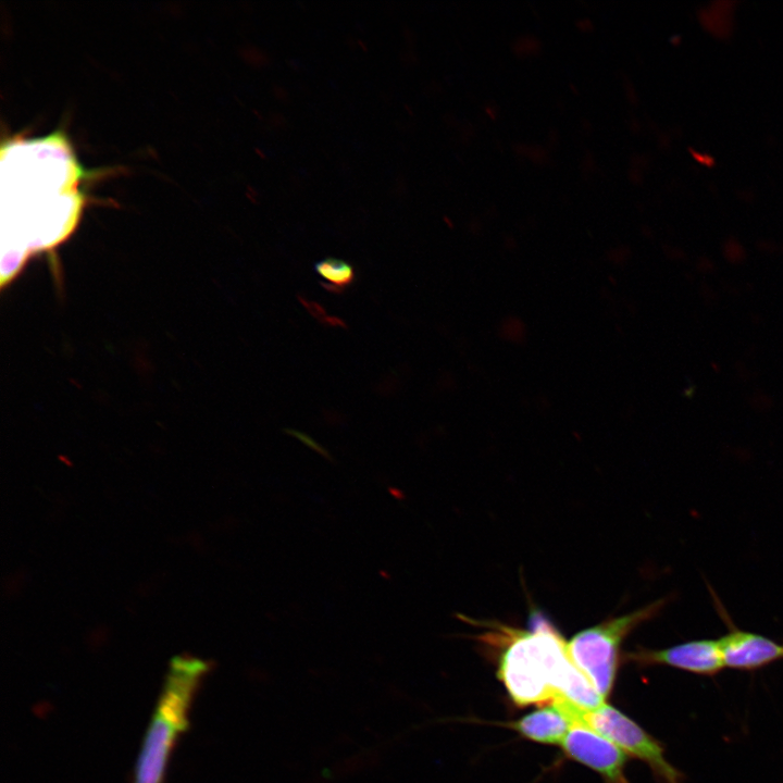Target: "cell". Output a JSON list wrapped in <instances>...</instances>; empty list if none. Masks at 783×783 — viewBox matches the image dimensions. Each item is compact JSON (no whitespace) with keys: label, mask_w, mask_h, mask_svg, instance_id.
<instances>
[{"label":"cell","mask_w":783,"mask_h":783,"mask_svg":"<svg viewBox=\"0 0 783 783\" xmlns=\"http://www.w3.org/2000/svg\"><path fill=\"white\" fill-rule=\"evenodd\" d=\"M2 275L4 286L33 253L65 239L77 223L82 198L76 188L82 172L59 134L8 142L2 147Z\"/></svg>","instance_id":"1"},{"label":"cell","mask_w":783,"mask_h":783,"mask_svg":"<svg viewBox=\"0 0 783 783\" xmlns=\"http://www.w3.org/2000/svg\"><path fill=\"white\" fill-rule=\"evenodd\" d=\"M486 641L500 646L497 675L519 707L564 698L591 711L605 699L574 663L568 643L556 626L535 611L527 630L484 622Z\"/></svg>","instance_id":"2"},{"label":"cell","mask_w":783,"mask_h":783,"mask_svg":"<svg viewBox=\"0 0 783 783\" xmlns=\"http://www.w3.org/2000/svg\"><path fill=\"white\" fill-rule=\"evenodd\" d=\"M209 663L190 656H177L171 663L150 721L134 783H162L171 749L188 726V710Z\"/></svg>","instance_id":"3"},{"label":"cell","mask_w":783,"mask_h":783,"mask_svg":"<svg viewBox=\"0 0 783 783\" xmlns=\"http://www.w3.org/2000/svg\"><path fill=\"white\" fill-rule=\"evenodd\" d=\"M668 601L669 597L660 598L637 610L607 619L582 630L568 642L574 663L604 699L613 687L622 643L638 625L657 617Z\"/></svg>","instance_id":"4"},{"label":"cell","mask_w":783,"mask_h":783,"mask_svg":"<svg viewBox=\"0 0 783 783\" xmlns=\"http://www.w3.org/2000/svg\"><path fill=\"white\" fill-rule=\"evenodd\" d=\"M584 722L629 756L644 761L661 783H682L683 774L668 761L661 743L620 710L602 704L585 711Z\"/></svg>","instance_id":"5"},{"label":"cell","mask_w":783,"mask_h":783,"mask_svg":"<svg viewBox=\"0 0 783 783\" xmlns=\"http://www.w3.org/2000/svg\"><path fill=\"white\" fill-rule=\"evenodd\" d=\"M564 754L599 773L607 783H627L629 755L585 722H575L560 744Z\"/></svg>","instance_id":"6"},{"label":"cell","mask_w":783,"mask_h":783,"mask_svg":"<svg viewBox=\"0 0 783 783\" xmlns=\"http://www.w3.org/2000/svg\"><path fill=\"white\" fill-rule=\"evenodd\" d=\"M627 659L642 666H667L707 676L725 668L719 638L693 639L661 649L642 648L629 652Z\"/></svg>","instance_id":"7"},{"label":"cell","mask_w":783,"mask_h":783,"mask_svg":"<svg viewBox=\"0 0 783 783\" xmlns=\"http://www.w3.org/2000/svg\"><path fill=\"white\" fill-rule=\"evenodd\" d=\"M718 608L728 624V632L719 637L725 668L753 671L783 659V644L738 629L721 605Z\"/></svg>","instance_id":"8"},{"label":"cell","mask_w":783,"mask_h":783,"mask_svg":"<svg viewBox=\"0 0 783 783\" xmlns=\"http://www.w3.org/2000/svg\"><path fill=\"white\" fill-rule=\"evenodd\" d=\"M585 710L564 698H556L509 723L524 738L542 744H561L575 722H584Z\"/></svg>","instance_id":"9"},{"label":"cell","mask_w":783,"mask_h":783,"mask_svg":"<svg viewBox=\"0 0 783 783\" xmlns=\"http://www.w3.org/2000/svg\"><path fill=\"white\" fill-rule=\"evenodd\" d=\"M315 271L324 279L321 283L332 293H340L356 278L353 266L340 259L327 258L315 264Z\"/></svg>","instance_id":"10"},{"label":"cell","mask_w":783,"mask_h":783,"mask_svg":"<svg viewBox=\"0 0 783 783\" xmlns=\"http://www.w3.org/2000/svg\"><path fill=\"white\" fill-rule=\"evenodd\" d=\"M301 301L307 308V310L321 323H324L328 326H346L344 321H341L339 318L327 315V313L320 303L308 300L306 298H301Z\"/></svg>","instance_id":"11"},{"label":"cell","mask_w":783,"mask_h":783,"mask_svg":"<svg viewBox=\"0 0 783 783\" xmlns=\"http://www.w3.org/2000/svg\"><path fill=\"white\" fill-rule=\"evenodd\" d=\"M540 49V40L535 35L519 36L513 42V50L520 55H531Z\"/></svg>","instance_id":"12"},{"label":"cell","mask_w":783,"mask_h":783,"mask_svg":"<svg viewBox=\"0 0 783 783\" xmlns=\"http://www.w3.org/2000/svg\"><path fill=\"white\" fill-rule=\"evenodd\" d=\"M593 22L587 17H583L576 21V26L584 32L593 29Z\"/></svg>","instance_id":"13"}]
</instances>
